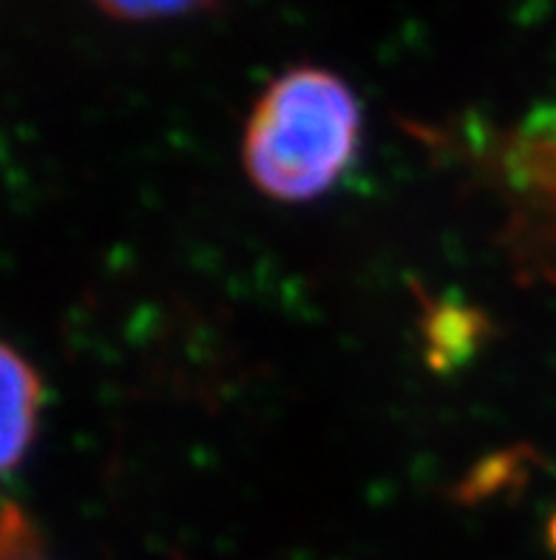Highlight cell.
Here are the masks:
<instances>
[{"label": "cell", "instance_id": "6da1fadb", "mask_svg": "<svg viewBox=\"0 0 556 560\" xmlns=\"http://www.w3.org/2000/svg\"><path fill=\"white\" fill-rule=\"evenodd\" d=\"M360 131V100L344 78L321 66L287 69L247 117V177L279 202L324 197L358 160Z\"/></svg>", "mask_w": 556, "mask_h": 560}, {"label": "cell", "instance_id": "7a4b0ae2", "mask_svg": "<svg viewBox=\"0 0 556 560\" xmlns=\"http://www.w3.org/2000/svg\"><path fill=\"white\" fill-rule=\"evenodd\" d=\"M514 183L529 191L536 228V245L556 262V106L540 108L511 137Z\"/></svg>", "mask_w": 556, "mask_h": 560}, {"label": "cell", "instance_id": "3957f363", "mask_svg": "<svg viewBox=\"0 0 556 560\" xmlns=\"http://www.w3.org/2000/svg\"><path fill=\"white\" fill-rule=\"evenodd\" d=\"M43 387L35 368L0 341V476L26 458L37 433Z\"/></svg>", "mask_w": 556, "mask_h": 560}, {"label": "cell", "instance_id": "277c9868", "mask_svg": "<svg viewBox=\"0 0 556 560\" xmlns=\"http://www.w3.org/2000/svg\"><path fill=\"white\" fill-rule=\"evenodd\" d=\"M92 3L120 21H165V18L199 12L211 0H92Z\"/></svg>", "mask_w": 556, "mask_h": 560}, {"label": "cell", "instance_id": "5b68a950", "mask_svg": "<svg viewBox=\"0 0 556 560\" xmlns=\"http://www.w3.org/2000/svg\"><path fill=\"white\" fill-rule=\"evenodd\" d=\"M548 547L556 552V512L551 515V521H548Z\"/></svg>", "mask_w": 556, "mask_h": 560}, {"label": "cell", "instance_id": "8992f818", "mask_svg": "<svg viewBox=\"0 0 556 560\" xmlns=\"http://www.w3.org/2000/svg\"><path fill=\"white\" fill-rule=\"evenodd\" d=\"M28 560H32V558H28Z\"/></svg>", "mask_w": 556, "mask_h": 560}]
</instances>
